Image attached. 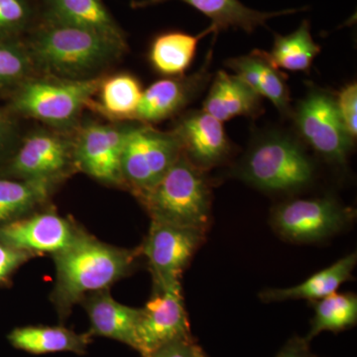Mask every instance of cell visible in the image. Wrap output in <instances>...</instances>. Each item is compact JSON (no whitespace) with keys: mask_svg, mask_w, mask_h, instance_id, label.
Masks as SVG:
<instances>
[{"mask_svg":"<svg viewBox=\"0 0 357 357\" xmlns=\"http://www.w3.org/2000/svg\"><path fill=\"white\" fill-rule=\"evenodd\" d=\"M192 340L181 284L158 291L141 309L137 347L142 357L176 340Z\"/></svg>","mask_w":357,"mask_h":357,"instance_id":"8fae6325","label":"cell"},{"mask_svg":"<svg viewBox=\"0 0 357 357\" xmlns=\"http://www.w3.org/2000/svg\"><path fill=\"white\" fill-rule=\"evenodd\" d=\"M170 0H134L131 2L132 8H146L158 6ZM189 4L192 8L204 14L211 20L215 27V35L222 30L241 29L246 33H252L259 26H264L268 20L276 16L292 14L302 9H287L277 13H261L244 6L239 0H180Z\"/></svg>","mask_w":357,"mask_h":357,"instance_id":"e0dca14e","label":"cell"},{"mask_svg":"<svg viewBox=\"0 0 357 357\" xmlns=\"http://www.w3.org/2000/svg\"><path fill=\"white\" fill-rule=\"evenodd\" d=\"M137 197L152 220L199 230L210 220L208 180L184 153L154 187Z\"/></svg>","mask_w":357,"mask_h":357,"instance_id":"3957f363","label":"cell"},{"mask_svg":"<svg viewBox=\"0 0 357 357\" xmlns=\"http://www.w3.org/2000/svg\"><path fill=\"white\" fill-rule=\"evenodd\" d=\"M137 253L109 245L82 234L72 245L54 255L56 284L54 303L62 319L88 294L107 290L128 276Z\"/></svg>","mask_w":357,"mask_h":357,"instance_id":"7a4b0ae2","label":"cell"},{"mask_svg":"<svg viewBox=\"0 0 357 357\" xmlns=\"http://www.w3.org/2000/svg\"><path fill=\"white\" fill-rule=\"evenodd\" d=\"M292 114L300 135L314 151L333 163H347L354 140L340 119L332 95L312 89Z\"/></svg>","mask_w":357,"mask_h":357,"instance_id":"ba28073f","label":"cell"},{"mask_svg":"<svg viewBox=\"0 0 357 357\" xmlns=\"http://www.w3.org/2000/svg\"><path fill=\"white\" fill-rule=\"evenodd\" d=\"M204 230L152 220L143 244L158 291L180 284L181 275L203 239Z\"/></svg>","mask_w":357,"mask_h":357,"instance_id":"30bf717a","label":"cell"},{"mask_svg":"<svg viewBox=\"0 0 357 357\" xmlns=\"http://www.w3.org/2000/svg\"><path fill=\"white\" fill-rule=\"evenodd\" d=\"M173 132L185 156L202 170L218 165L230 153V142L222 122L203 109L183 115Z\"/></svg>","mask_w":357,"mask_h":357,"instance_id":"9a60e30c","label":"cell"},{"mask_svg":"<svg viewBox=\"0 0 357 357\" xmlns=\"http://www.w3.org/2000/svg\"><path fill=\"white\" fill-rule=\"evenodd\" d=\"M319 52L321 46L312 39L309 21L304 20L291 34L275 35L272 50L264 53L277 69L306 73Z\"/></svg>","mask_w":357,"mask_h":357,"instance_id":"484cf974","label":"cell"},{"mask_svg":"<svg viewBox=\"0 0 357 357\" xmlns=\"http://www.w3.org/2000/svg\"><path fill=\"white\" fill-rule=\"evenodd\" d=\"M203 110L222 123L237 116L255 117L262 112V98L236 75L218 70Z\"/></svg>","mask_w":357,"mask_h":357,"instance_id":"ffe728a7","label":"cell"},{"mask_svg":"<svg viewBox=\"0 0 357 357\" xmlns=\"http://www.w3.org/2000/svg\"><path fill=\"white\" fill-rule=\"evenodd\" d=\"M102 76L67 79L47 76L29 77L14 89L9 112L31 117L55 128L74 124L95 98Z\"/></svg>","mask_w":357,"mask_h":357,"instance_id":"277c9868","label":"cell"},{"mask_svg":"<svg viewBox=\"0 0 357 357\" xmlns=\"http://www.w3.org/2000/svg\"><path fill=\"white\" fill-rule=\"evenodd\" d=\"M32 0H0V41H16L37 24Z\"/></svg>","mask_w":357,"mask_h":357,"instance_id":"f1b7e54d","label":"cell"},{"mask_svg":"<svg viewBox=\"0 0 357 357\" xmlns=\"http://www.w3.org/2000/svg\"><path fill=\"white\" fill-rule=\"evenodd\" d=\"M338 114L344 123L347 133L352 139H356L357 135V86L351 83L345 86L338 93L337 98Z\"/></svg>","mask_w":357,"mask_h":357,"instance_id":"f546056e","label":"cell"},{"mask_svg":"<svg viewBox=\"0 0 357 357\" xmlns=\"http://www.w3.org/2000/svg\"><path fill=\"white\" fill-rule=\"evenodd\" d=\"M142 93L137 77L128 73L102 77L88 109L114 121H135Z\"/></svg>","mask_w":357,"mask_h":357,"instance_id":"7402d4cb","label":"cell"},{"mask_svg":"<svg viewBox=\"0 0 357 357\" xmlns=\"http://www.w3.org/2000/svg\"><path fill=\"white\" fill-rule=\"evenodd\" d=\"M56 183L0 177V227L30 213L50 196Z\"/></svg>","mask_w":357,"mask_h":357,"instance_id":"d4e9b609","label":"cell"},{"mask_svg":"<svg viewBox=\"0 0 357 357\" xmlns=\"http://www.w3.org/2000/svg\"><path fill=\"white\" fill-rule=\"evenodd\" d=\"M356 253H351L338 260L332 266L312 275L299 285L290 288L268 289L260 294V298L265 303L296 299H323L337 292L342 284L352 278V272L356 268Z\"/></svg>","mask_w":357,"mask_h":357,"instance_id":"603a6c76","label":"cell"},{"mask_svg":"<svg viewBox=\"0 0 357 357\" xmlns=\"http://www.w3.org/2000/svg\"><path fill=\"white\" fill-rule=\"evenodd\" d=\"M16 126L11 112L0 109V170L15 148Z\"/></svg>","mask_w":357,"mask_h":357,"instance_id":"4dcf8cb0","label":"cell"},{"mask_svg":"<svg viewBox=\"0 0 357 357\" xmlns=\"http://www.w3.org/2000/svg\"><path fill=\"white\" fill-rule=\"evenodd\" d=\"M357 297L351 293H333L314 305V316L307 340L330 331L338 333L356 325Z\"/></svg>","mask_w":357,"mask_h":357,"instance_id":"4316f807","label":"cell"},{"mask_svg":"<svg viewBox=\"0 0 357 357\" xmlns=\"http://www.w3.org/2000/svg\"><path fill=\"white\" fill-rule=\"evenodd\" d=\"M129 126L88 123L74 138L76 166L105 184H123L121 154Z\"/></svg>","mask_w":357,"mask_h":357,"instance_id":"7c38bea8","label":"cell"},{"mask_svg":"<svg viewBox=\"0 0 357 357\" xmlns=\"http://www.w3.org/2000/svg\"><path fill=\"white\" fill-rule=\"evenodd\" d=\"M41 20L77 26L126 42V34L102 0H41Z\"/></svg>","mask_w":357,"mask_h":357,"instance_id":"d6986e66","label":"cell"},{"mask_svg":"<svg viewBox=\"0 0 357 357\" xmlns=\"http://www.w3.org/2000/svg\"><path fill=\"white\" fill-rule=\"evenodd\" d=\"M35 70L22 40L0 41V89H15Z\"/></svg>","mask_w":357,"mask_h":357,"instance_id":"83f0119b","label":"cell"},{"mask_svg":"<svg viewBox=\"0 0 357 357\" xmlns=\"http://www.w3.org/2000/svg\"><path fill=\"white\" fill-rule=\"evenodd\" d=\"M182 154L173 131L163 132L150 124L129 126L121 154L123 184L139 196L154 187Z\"/></svg>","mask_w":357,"mask_h":357,"instance_id":"8992f818","label":"cell"},{"mask_svg":"<svg viewBox=\"0 0 357 357\" xmlns=\"http://www.w3.org/2000/svg\"><path fill=\"white\" fill-rule=\"evenodd\" d=\"M225 66L258 96L273 103L282 115L292 114L286 77L269 62L264 52L255 50L249 55L229 59Z\"/></svg>","mask_w":357,"mask_h":357,"instance_id":"ac0fdd59","label":"cell"},{"mask_svg":"<svg viewBox=\"0 0 357 357\" xmlns=\"http://www.w3.org/2000/svg\"><path fill=\"white\" fill-rule=\"evenodd\" d=\"M84 232L58 213L25 215L0 227V241L29 255H57Z\"/></svg>","mask_w":357,"mask_h":357,"instance_id":"4fadbf2b","label":"cell"},{"mask_svg":"<svg viewBox=\"0 0 357 357\" xmlns=\"http://www.w3.org/2000/svg\"><path fill=\"white\" fill-rule=\"evenodd\" d=\"M195 344L192 340H181L164 345L145 357H195Z\"/></svg>","mask_w":357,"mask_h":357,"instance_id":"d6a6232c","label":"cell"},{"mask_svg":"<svg viewBox=\"0 0 357 357\" xmlns=\"http://www.w3.org/2000/svg\"><path fill=\"white\" fill-rule=\"evenodd\" d=\"M309 342L306 337H294L276 357H314L310 352Z\"/></svg>","mask_w":357,"mask_h":357,"instance_id":"836d02e7","label":"cell"},{"mask_svg":"<svg viewBox=\"0 0 357 357\" xmlns=\"http://www.w3.org/2000/svg\"><path fill=\"white\" fill-rule=\"evenodd\" d=\"M32 256L0 241V284L6 281L16 269L27 262Z\"/></svg>","mask_w":357,"mask_h":357,"instance_id":"1f68e13d","label":"cell"},{"mask_svg":"<svg viewBox=\"0 0 357 357\" xmlns=\"http://www.w3.org/2000/svg\"><path fill=\"white\" fill-rule=\"evenodd\" d=\"M239 176L266 192H292L311 184L312 160L298 141L288 134L260 136L244 157Z\"/></svg>","mask_w":357,"mask_h":357,"instance_id":"5b68a950","label":"cell"},{"mask_svg":"<svg viewBox=\"0 0 357 357\" xmlns=\"http://www.w3.org/2000/svg\"><path fill=\"white\" fill-rule=\"evenodd\" d=\"M84 299L91 325L89 335L116 340L136 351L141 309L121 304L107 290L93 293Z\"/></svg>","mask_w":357,"mask_h":357,"instance_id":"2e32d148","label":"cell"},{"mask_svg":"<svg viewBox=\"0 0 357 357\" xmlns=\"http://www.w3.org/2000/svg\"><path fill=\"white\" fill-rule=\"evenodd\" d=\"M215 33L213 25L198 35L182 31L161 33L152 42L149 59L160 74L165 76H183L196 56L199 40Z\"/></svg>","mask_w":357,"mask_h":357,"instance_id":"cb8c5ba5","label":"cell"},{"mask_svg":"<svg viewBox=\"0 0 357 357\" xmlns=\"http://www.w3.org/2000/svg\"><path fill=\"white\" fill-rule=\"evenodd\" d=\"M14 349L31 354L72 352L86 354L91 337L64 326H27L14 328L7 335Z\"/></svg>","mask_w":357,"mask_h":357,"instance_id":"44dd1931","label":"cell"},{"mask_svg":"<svg viewBox=\"0 0 357 357\" xmlns=\"http://www.w3.org/2000/svg\"><path fill=\"white\" fill-rule=\"evenodd\" d=\"M211 55V52L204 64L191 76L160 79L143 91L135 121L143 124L158 123L189 105L210 82Z\"/></svg>","mask_w":357,"mask_h":357,"instance_id":"5bb4252c","label":"cell"},{"mask_svg":"<svg viewBox=\"0 0 357 357\" xmlns=\"http://www.w3.org/2000/svg\"><path fill=\"white\" fill-rule=\"evenodd\" d=\"M195 357H208L206 354H204L202 347H199V345L196 344V347H195Z\"/></svg>","mask_w":357,"mask_h":357,"instance_id":"e575fe53","label":"cell"},{"mask_svg":"<svg viewBox=\"0 0 357 357\" xmlns=\"http://www.w3.org/2000/svg\"><path fill=\"white\" fill-rule=\"evenodd\" d=\"M354 215L352 208L331 197L300 199L277 206L272 215V225L288 241L314 243L344 229Z\"/></svg>","mask_w":357,"mask_h":357,"instance_id":"9c48e42d","label":"cell"},{"mask_svg":"<svg viewBox=\"0 0 357 357\" xmlns=\"http://www.w3.org/2000/svg\"><path fill=\"white\" fill-rule=\"evenodd\" d=\"M75 162L74 139L54 131H33L14 148L0 177L57 183Z\"/></svg>","mask_w":357,"mask_h":357,"instance_id":"52a82bcc","label":"cell"},{"mask_svg":"<svg viewBox=\"0 0 357 357\" xmlns=\"http://www.w3.org/2000/svg\"><path fill=\"white\" fill-rule=\"evenodd\" d=\"M23 42L35 70L67 79L100 77L128 49L126 42L100 33L43 20Z\"/></svg>","mask_w":357,"mask_h":357,"instance_id":"6da1fadb","label":"cell"}]
</instances>
